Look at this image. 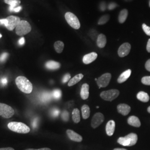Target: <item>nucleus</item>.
<instances>
[{"mask_svg": "<svg viewBox=\"0 0 150 150\" xmlns=\"http://www.w3.org/2000/svg\"><path fill=\"white\" fill-rule=\"evenodd\" d=\"M146 49H147V51L149 53H150V38L149 40V41H148V42H147Z\"/></svg>", "mask_w": 150, "mask_h": 150, "instance_id": "nucleus-41", "label": "nucleus"}, {"mask_svg": "<svg viewBox=\"0 0 150 150\" xmlns=\"http://www.w3.org/2000/svg\"><path fill=\"white\" fill-rule=\"evenodd\" d=\"M0 150H15L12 147H4V148H0Z\"/></svg>", "mask_w": 150, "mask_h": 150, "instance_id": "nucleus-42", "label": "nucleus"}, {"mask_svg": "<svg viewBox=\"0 0 150 150\" xmlns=\"http://www.w3.org/2000/svg\"><path fill=\"white\" fill-rule=\"evenodd\" d=\"M66 133L69 138L73 141L80 142L82 141V137L80 134L75 132L73 130L67 129L66 131Z\"/></svg>", "mask_w": 150, "mask_h": 150, "instance_id": "nucleus-12", "label": "nucleus"}, {"mask_svg": "<svg viewBox=\"0 0 150 150\" xmlns=\"http://www.w3.org/2000/svg\"><path fill=\"white\" fill-rule=\"evenodd\" d=\"M82 115L83 119H87L90 117V108L88 105H84L81 108Z\"/></svg>", "mask_w": 150, "mask_h": 150, "instance_id": "nucleus-24", "label": "nucleus"}, {"mask_svg": "<svg viewBox=\"0 0 150 150\" xmlns=\"http://www.w3.org/2000/svg\"><path fill=\"white\" fill-rule=\"evenodd\" d=\"M100 9L102 11H104L106 9V7H105V4L103 3V4H101L100 6Z\"/></svg>", "mask_w": 150, "mask_h": 150, "instance_id": "nucleus-43", "label": "nucleus"}, {"mask_svg": "<svg viewBox=\"0 0 150 150\" xmlns=\"http://www.w3.org/2000/svg\"><path fill=\"white\" fill-rule=\"evenodd\" d=\"M137 99L143 102H147L150 100L149 95L144 91H140L137 95Z\"/></svg>", "mask_w": 150, "mask_h": 150, "instance_id": "nucleus-22", "label": "nucleus"}, {"mask_svg": "<svg viewBox=\"0 0 150 150\" xmlns=\"http://www.w3.org/2000/svg\"><path fill=\"white\" fill-rule=\"evenodd\" d=\"M142 29L144 30V31L145 32V33L148 35V36H150V27L147 26L145 23H143L142 24Z\"/></svg>", "mask_w": 150, "mask_h": 150, "instance_id": "nucleus-31", "label": "nucleus"}, {"mask_svg": "<svg viewBox=\"0 0 150 150\" xmlns=\"http://www.w3.org/2000/svg\"><path fill=\"white\" fill-rule=\"evenodd\" d=\"M97 80V79H95V81Z\"/></svg>", "mask_w": 150, "mask_h": 150, "instance_id": "nucleus-49", "label": "nucleus"}, {"mask_svg": "<svg viewBox=\"0 0 150 150\" xmlns=\"http://www.w3.org/2000/svg\"><path fill=\"white\" fill-rule=\"evenodd\" d=\"M141 82L144 85L150 86V76H145L142 77Z\"/></svg>", "mask_w": 150, "mask_h": 150, "instance_id": "nucleus-30", "label": "nucleus"}, {"mask_svg": "<svg viewBox=\"0 0 150 150\" xmlns=\"http://www.w3.org/2000/svg\"><path fill=\"white\" fill-rule=\"evenodd\" d=\"M64 17L70 26L75 30H78L80 28V22L77 16L73 13L67 12L65 13Z\"/></svg>", "mask_w": 150, "mask_h": 150, "instance_id": "nucleus-6", "label": "nucleus"}, {"mask_svg": "<svg viewBox=\"0 0 150 150\" xmlns=\"http://www.w3.org/2000/svg\"><path fill=\"white\" fill-rule=\"evenodd\" d=\"M25 150H51L49 148L47 147H44V148H41V149H27Z\"/></svg>", "mask_w": 150, "mask_h": 150, "instance_id": "nucleus-40", "label": "nucleus"}, {"mask_svg": "<svg viewBox=\"0 0 150 150\" xmlns=\"http://www.w3.org/2000/svg\"><path fill=\"white\" fill-rule=\"evenodd\" d=\"M146 69L150 72V59H148L145 64Z\"/></svg>", "mask_w": 150, "mask_h": 150, "instance_id": "nucleus-37", "label": "nucleus"}, {"mask_svg": "<svg viewBox=\"0 0 150 150\" xmlns=\"http://www.w3.org/2000/svg\"><path fill=\"white\" fill-rule=\"evenodd\" d=\"M131 45L129 43H124L120 46L118 50V56L124 57L129 54L131 50Z\"/></svg>", "mask_w": 150, "mask_h": 150, "instance_id": "nucleus-11", "label": "nucleus"}, {"mask_svg": "<svg viewBox=\"0 0 150 150\" xmlns=\"http://www.w3.org/2000/svg\"><path fill=\"white\" fill-rule=\"evenodd\" d=\"M81 97L85 100L89 97V85L87 83H84L81 87L80 91Z\"/></svg>", "mask_w": 150, "mask_h": 150, "instance_id": "nucleus-16", "label": "nucleus"}, {"mask_svg": "<svg viewBox=\"0 0 150 150\" xmlns=\"http://www.w3.org/2000/svg\"><path fill=\"white\" fill-rule=\"evenodd\" d=\"M97 57V54L96 52H91L90 54H86L83 57V62L85 64H90L93 62Z\"/></svg>", "mask_w": 150, "mask_h": 150, "instance_id": "nucleus-13", "label": "nucleus"}, {"mask_svg": "<svg viewBox=\"0 0 150 150\" xmlns=\"http://www.w3.org/2000/svg\"><path fill=\"white\" fill-rule=\"evenodd\" d=\"M104 121V116L101 113H96L92 118L91 126L93 129L98 127Z\"/></svg>", "mask_w": 150, "mask_h": 150, "instance_id": "nucleus-10", "label": "nucleus"}, {"mask_svg": "<svg viewBox=\"0 0 150 150\" xmlns=\"http://www.w3.org/2000/svg\"><path fill=\"white\" fill-rule=\"evenodd\" d=\"M70 79H71V75L70 74H66L62 79V83H66L68 81L70 80Z\"/></svg>", "mask_w": 150, "mask_h": 150, "instance_id": "nucleus-32", "label": "nucleus"}, {"mask_svg": "<svg viewBox=\"0 0 150 150\" xmlns=\"http://www.w3.org/2000/svg\"><path fill=\"white\" fill-rule=\"evenodd\" d=\"M62 95V92L60 90H55L53 92V96L56 99H59Z\"/></svg>", "mask_w": 150, "mask_h": 150, "instance_id": "nucleus-29", "label": "nucleus"}, {"mask_svg": "<svg viewBox=\"0 0 150 150\" xmlns=\"http://www.w3.org/2000/svg\"><path fill=\"white\" fill-rule=\"evenodd\" d=\"M83 77V75L81 74H78V75H76L73 78H72L69 82L68 83V86H73L76 85V83H77L79 82H80L82 78Z\"/></svg>", "mask_w": 150, "mask_h": 150, "instance_id": "nucleus-23", "label": "nucleus"}, {"mask_svg": "<svg viewBox=\"0 0 150 150\" xmlns=\"http://www.w3.org/2000/svg\"><path fill=\"white\" fill-rule=\"evenodd\" d=\"M117 6V5L116 4H115V3H111V4H110L108 5V8L109 10H112L115 9Z\"/></svg>", "mask_w": 150, "mask_h": 150, "instance_id": "nucleus-34", "label": "nucleus"}, {"mask_svg": "<svg viewBox=\"0 0 150 150\" xmlns=\"http://www.w3.org/2000/svg\"><path fill=\"white\" fill-rule=\"evenodd\" d=\"M127 122L129 125L136 127H139L141 126V122L139 118L135 116H131L129 117L127 120Z\"/></svg>", "mask_w": 150, "mask_h": 150, "instance_id": "nucleus-20", "label": "nucleus"}, {"mask_svg": "<svg viewBox=\"0 0 150 150\" xmlns=\"http://www.w3.org/2000/svg\"><path fill=\"white\" fill-rule=\"evenodd\" d=\"M62 118L65 121H67L69 119V113L66 111H64V112L62 115Z\"/></svg>", "mask_w": 150, "mask_h": 150, "instance_id": "nucleus-36", "label": "nucleus"}, {"mask_svg": "<svg viewBox=\"0 0 150 150\" xmlns=\"http://www.w3.org/2000/svg\"><path fill=\"white\" fill-rule=\"evenodd\" d=\"M4 2L6 4L10 5L9 10L10 12H12L16 7L20 6L21 2V0H4Z\"/></svg>", "mask_w": 150, "mask_h": 150, "instance_id": "nucleus-18", "label": "nucleus"}, {"mask_svg": "<svg viewBox=\"0 0 150 150\" xmlns=\"http://www.w3.org/2000/svg\"><path fill=\"white\" fill-rule=\"evenodd\" d=\"M128 16V11L126 9H123L120 12L118 16V21L120 23H123L127 19Z\"/></svg>", "mask_w": 150, "mask_h": 150, "instance_id": "nucleus-25", "label": "nucleus"}, {"mask_svg": "<svg viewBox=\"0 0 150 150\" xmlns=\"http://www.w3.org/2000/svg\"><path fill=\"white\" fill-rule=\"evenodd\" d=\"M147 111L150 113V106L148 107V108H147Z\"/></svg>", "mask_w": 150, "mask_h": 150, "instance_id": "nucleus-45", "label": "nucleus"}, {"mask_svg": "<svg viewBox=\"0 0 150 150\" xmlns=\"http://www.w3.org/2000/svg\"><path fill=\"white\" fill-rule=\"evenodd\" d=\"M54 48L56 52H57L58 54H61L64 50V43L61 41H57L54 43Z\"/></svg>", "mask_w": 150, "mask_h": 150, "instance_id": "nucleus-26", "label": "nucleus"}, {"mask_svg": "<svg viewBox=\"0 0 150 150\" xmlns=\"http://www.w3.org/2000/svg\"><path fill=\"white\" fill-rule=\"evenodd\" d=\"M107 43V39L106 37L103 34H100L98 35V37L97 38V45L99 48H103Z\"/></svg>", "mask_w": 150, "mask_h": 150, "instance_id": "nucleus-17", "label": "nucleus"}, {"mask_svg": "<svg viewBox=\"0 0 150 150\" xmlns=\"http://www.w3.org/2000/svg\"><path fill=\"white\" fill-rule=\"evenodd\" d=\"M117 108L118 112L122 115L123 116L127 115L131 111L130 106L125 103L119 104L117 107Z\"/></svg>", "mask_w": 150, "mask_h": 150, "instance_id": "nucleus-14", "label": "nucleus"}, {"mask_svg": "<svg viewBox=\"0 0 150 150\" xmlns=\"http://www.w3.org/2000/svg\"><path fill=\"white\" fill-rule=\"evenodd\" d=\"M31 26L30 23L25 20H21L15 28L17 35L23 36L26 35L31 31Z\"/></svg>", "mask_w": 150, "mask_h": 150, "instance_id": "nucleus-5", "label": "nucleus"}, {"mask_svg": "<svg viewBox=\"0 0 150 150\" xmlns=\"http://www.w3.org/2000/svg\"><path fill=\"white\" fill-rule=\"evenodd\" d=\"M72 120L75 123H79L80 121V112L79 109L75 108L72 111Z\"/></svg>", "mask_w": 150, "mask_h": 150, "instance_id": "nucleus-27", "label": "nucleus"}, {"mask_svg": "<svg viewBox=\"0 0 150 150\" xmlns=\"http://www.w3.org/2000/svg\"><path fill=\"white\" fill-rule=\"evenodd\" d=\"M113 150H127L125 149H121V148H116V149H115Z\"/></svg>", "mask_w": 150, "mask_h": 150, "instance_id": "nucleus-44", "label": "nucleus"}, {"mask_svg": "<svg viewBox=\"0 0 150 150\" xmlns=\"http://www.w3.org/2000/svg\"><path fill=\"white\" fill-rule=\"evenodd\" d=\"M109 19H110V16L109 15H103L99 19V20L98 21V24L100 25H104L108 21Z\"/></svg>", "mask_w": 150, "mask_h": 150, "instance_id": "nucleus-28", "label": "nucleus"}, {"mask_svg": "<svg viewBox=\"0 0 150 150\" xmlns=\"http://www.w3.org/2000/svg\"><path fill=\"white\" fill-rule=\"evenodd\" d=\"M96 108H99V107H98V106H97Z\"/></svg>", "mask_w": 150, "mask_h": 150, "instance_id": "nucleus-47", "label": "nucleus"}, {"mask_svg": "<svg viewBox=\"0 0 150 150\" xmlns=\"http://www.w3.org/2000/svg\"><path fill=\"white\" fill-rule=\"evenodd\" d=\"M15 115L14 109L5 103H0V116L3 118H10Z\"/></svg>", "mask_w": 150, "mask_h": 150, "instance_id": "nucleus-7", "label": "nucleus"}, {"mask_svg": "<svg viewBox=\"0 0 150 150\" xmlns=\"http://www.w3.org/2000/svg\"><path fill=\"white\" fill-rule=\"evenodd\" d=\"M15 83L17 87L22 92L26 94H30L32 92L33 90L32 83L26 77L23 76H18L15 80Z\"/></svg>", "mask_w": 150, "mask_h": 150, "instance_id": "nucleus-1", "label": "nucleus"}, {"mask_svg": "<svg viewBox=\"0 0 150 150\" xmlns=\"http://www.w3.org/2000/svg\"><path fill=\"white\" fill-rule=\"evenodd\" d=\"M45 67L48 70H57L60 68L61 64L59 62L51 60V61H48L45 64Z\"/></svg>", "mask_w": 150, "mask_h": 150, "instance_id": "nucleus-19", "label": "nucleus"}, {"mask_svg": "<svg viewBox=\"0 0 150 150\" xmlns=\"http://www.w3.org/2000/svg\"><path fill=\"white\" fill-rule=\"evenodd\" d=\"M149 6H150V2H149Z\"/></svg>", "mask_w": 150, "mask_h": 150, "instance_id": "nucleus-48", "label": "nucleus"}, {"mask_svg": "<svg viewBox=\"0 0 150 150\" xmlns=\"http://www.w3.org/2000/svg\"><path fill=\"white\" fill-rule=\"evenodd\" d=\"M2 35H1V33H0V38H2Z\"/></svg>", "mask_w": 150, "mask_h": 150, "instance_id": "nucleus-46", "label": "nucleus"}, {"mask_svg": "<svg viewBox=\"0 0 150 150\" xmlns=\"http://www.w3.org/2000/svg\"><path fill=\"white\" fill-rule=\"evenodd\" d=\"M0 82L3 85V86H5L7 84V82H8V81H7V79L6 77H4V78H2L0 80Z\"/></svg>", "mask_w": 150, "mask_h": 150, "instance_id": "nucleus-35", "label": "nucleus"}, {"mask_svg": "<svg viewBox=\"0 0 150 150\" xmlns=\"http://www.w3.org/2000/svg\"><path fill=\"white\" fill-rule=\"evenodd\" d=\"M21 21L20 17L15 16H10L6 18L0 19V24L3 25L9 31H13Z\"/></svg>", "mask_w": 150, "mask_h": 150, "instance_id": "nucleus-3", "label": "nucleus"}, {"mask_svg": "<svg viewBox=\"0 0 150 150\" xmlns=\"http://www.w3.org/2000/svg\"><path fill=\"white\" fill-rule=\"evenodd\" d=\"M115 129V122L113 120L109 121L106 126V131L108 136H112Z\"/></svg>", "mask_w": 150, "mask_h": 150, "instance_id": "nucleus-15", "label": "nucleus"}, {"mask_svg": "<svg viewBox=\"0 0 150 150\" xmlns=\"http://www.w3.org/2000/svg\"><path fill=\"white\" fill-rule=\"evenodd\" d=\"M119 95L120 91L116 89H112L108 91H103L101 93L100 96L105 101H112L116 99Z\"/></svg>", "mask_w": 150, "mask_h": 150, "instance_id": "nucleus-8", "label": "nucleus"}, {"mask_svg": "<svg viewBox=\"0 0 150 150\" xmlns=\"http://www.w3.org/2000/svg\"><path fill=\"white\" fill-rule=\"evenodd\" d=\"M8 56V54L7 53H6L5 52V53L2 54L0 56V62H2L5 61Z\"/></svg>", "mask_w": 150, "mask_h": 150, "instance_id": "nucleus-33", "label": "nucleus"}, {"mask_svg": "<svg viewBox=\"0 0 150 150\" xmlns=\"http://www.w3.org/2000/svg\"><path fill=\"white\" fill-rule=\"evenodd\" d=\"M22 9V7L21 6H20L16 7V8H15L12 12H16V13H18V12H20L21 11Z\"/></svg>", "mask_w": 150, "mask_h": 150, "instance_id": "nucleus-39", "label": "nucleus"}, {"mask_svg": "<svg viewBox=\"0 0 150 150\" xmlns=\"http://www.w3.org/2000/svg\"><path fill=\"white\" fill-rule=\"evenodd\" d=\"M111 74L110 73H106L100 77L96 81L97 84L99 87V88H101V87H106L108 86L111 79Z\"/></svg>", "mask_w": 150, "mask_h": 150, "instance_id": "nucleus-9", "label": "nucleus"}, {"mask_svg": "<svg viewBox=\"0 0 150 150\" xmlns=\"http://www.w3.org/2000/svg\"><path fill=\"white\" fill-rule=\"evenodd\" d=\"M7 127L12 131L18 134H26L30 132L31 129L25 123L20 122H10L8 123Z\"/></svg>", "mask_w": 150, "mask_h": 150, "instance_id": "nucleus-2", "label": "nucleus"}, {"mask_svg": "<svg viewBox=\"0 0 150 150\" xmlns=\"http://www.w3.org/2000/svg\"><path fill=\"white\" fill-rule=\"evenodd\" d=\"M131 74V70H129V69L124 71L123 73H122L118 77V79H117L118 83H123L124 82H125L129 77Z\"/></svg>", "mask_w": 150, "mask_h": 150, "instance_id": "nucleus-21", "label": "nucleus"}, {"mask_svg": "<svg viewBox=\"0 0 150 150\" xmlns=\"http://www.w3.org/2000/svg\"><path fill=\"white\" fill-rule=\"evenodd\" d=\"M137 135L134 133H131L125 137H121L117 139L119 144L124 146H132L137 142Z\"/></svg>", "mask_w": 150, "mask_h": 150, "instance_id": "nucleus-4", "label": "nucleus"}, {"mask_svg": "<svg viewBox=\"0 0 150 150\" xmlns=\"http://www.w3.org/2000/svg\"><path fill=\"white\" fill-rule=\"evenodd\" d=\"M18 44L20 45H23L25 43V38H23V37H22V38H21L19 40H18Z\"/></svg>", "mask_w": 150, "mask_h": 150, "instance_id": "nucleus-38", "label": "nucleus"}]
</instances>
